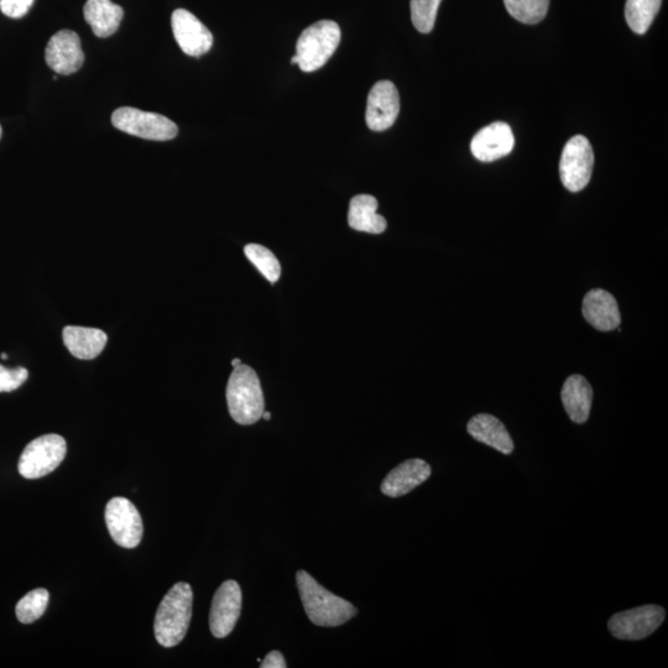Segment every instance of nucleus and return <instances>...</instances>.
Masks as SVG:
<instances>
[{"label": "nucleus", "mask_w": 668, "mask_h": 668, "mask_svg": "<svg viewBox=\"0 0 668 668\" xmlns=\"http://www.w3.org/2000/svg\"><path fill=\"white\" fill-rule=\"evenodd\" d=\"M302 604L307 617L317 626H339L357 615V608L346 599L327 591L305 571L296 574Z\"/></svg>", "instance_id": "obj_1"}, {"label": "nucleus", "mask_w": 668, "mask_h": 668, "mask_svg": "<svg viewBox=\"0 0 668 668\" xmlns=\"http://www.w3.org/2000/svg\"><path fill=\"white\" fill-rule=\"evenodd\" d=\"M193 592L190 584L176 583L161 602L154 621L158 643L174 647L185 639L192 618Z\"/></svg>", "instance_id": "obj_2"}, {"label": "nucleus", "mask_w": 668, "mask_h": 668, "mask_svg": "<svg viewBox=\"0 0 668 668\" xmlns=\"http://www.w3.org/2000/svg\"><path fill=\"white\" fill-rule=\"evenodd\" d=\"M229 414L239 425H253L262 419L265 401L262 384L255 370L240 364L234 368L227 385Z\"/></svg>", "instance_id": "obj_3"}, {"label": "nucleus", "mask_w": 668, "mask_h": 668, "mask_svg": "<svg viewBox=\"0 0 668 668\" xmlns=\"http://www.w3.org/2000/svg\"><path fill=\"white\" fill-rule=\"evenodd\" d=\"M341 43V29L331 20H321L302 31L296 45L300 69L310 73L327 64Z\"/></svg>", "instance_id": "obj_4"}, {"label": "nucleus", "mask_w": 668, "mask_h": 668, "mask_svg": "<svg viewBox=\"0 0 668 668\" xmlns=\"http://www.w3.org/2000/svg\"><path fill=\"white\" fill-rule=\"evenodd\" d=\"M65 438L55 433L31 441L20 456L18 471L26 479H39L55 471L66 457Z\"/></svg>", "instance_id": "obj_5"}, {"label": "nucleus", "mask_w": 668, "mask_h": 668, "mask_svg": "<svg viewBox=\"0 0 668 668\" xmlns=\"http://www.w3.org/2000/svg\"><path fill=\"white\" fill-rule=\"evenodd\" d=\"M112 124L120 132L155 142H167L179 134V128L169 118L132 107L118 108L113 113Z\"/></svg>", "instance_id": "obj_6"}, {"label": "nucleus", "mask_w": 668, "mask_h": 668, "mask_svg": "<svg viewBox=\"0 0 668 668\" xmlns=\"http://www.w3.org/2000/svg\"><path fill=\"white\" fill-rule=\"evenodd\" d=\"M594 153L591 143L583 135H576L562 151L560 176L568 191L579 192L589 184L593 174Z\"/></svg>", "instance_id": "obj_7"}, {"label": "nucleus", "mask_w": 668, "mask_h": 668, "mask_svg": "<svg viewBox=\"0 0 668 668\" xmlns=\"http://www.w3.org/2000/svg\"><path fill=\"white\" fill-rule=\"evenodd\" d=\"M106 523L117 545L135 549L143 539V520L132 501L117 497L108 501Z\"/></svg>", "instance_id": "obj_8"}, {"label": "nucleus", "mask_w": 668, "mask_h": 668, "mask_svg": "<svg viewBox=\"0 0 668 668\" xmlns=\"http://www.w3.org/2000/svg\"><path fill=\"white\" fill-rule=\"evenodd\" d=\"M665 618L664 608L659 605H644L614 614L609 620L608 628L614 638L638 641L654 634Z\"/></svg>", "instance_id": "obj_9"}, {"label": "nucleus", "mask_w": 668, "mask_h": 668, "mask_svg": "<svg viewBox=\"0 0 668 668\" xmlns=\"http://www.w3.org/2000/svg\"><path fill=\"white\" fill-rule=\"evenodd\" d=\"M242 589L236 581H227L218 588L213 597L210 613V628L218 639L227 638L236 628L242 612Z\"/></svg>", "instance_id": "obj_10"}, {"label": "nucleus", "mask_w": 668, "mask_h": 668, "mask_svg": "<svg viewBox=\"0 0 668 668\" xmlns=\"http://www.w3.org/2000/svg\"><path fill=\"white\" fill-rule=\"evenodd\" d=\"M400 112L398 88L390 81L375 83L369 92L365 120L373 132H384L393 127Z\"/></svg>", "instance_id": "obj_11"}, {"label": "nucleus", "mask_w": 668, "mask_h": 668, "mask_svg": "<svg viewBox=\"0 0 668 668\" xmlns=\"http://www.w3.org/2000/svg\"><path fill=\"white\" fill-rule=\"evenodd\" d=\"M172 33L186 55L200 57L212 49L210 30L186 9H177L171 17Z\"/></svg>", "instance_id": "obj_12"}, {"label": "nucleus", "mask_w": 668, "mask_h": 668, "mask_svg": "<svg viewBox=\"0 0 668 668\" xmlns=\"http://www.w3.org/2000/svg\"><path fill=\"white\" fill-rule=\"evenodd\" d=\"M45 59L57 75L70 76L76 73L85 62L80 36L71 30L59 31L50 39Z\"/></svg>", "instance_id": "obj_13"}, {"label": "nucleus", "mask_w": 668, "mask_h": 668, "mask_svg": "<svg viewBox=\"0 0 668 668\" xmlns=\"http://www.w3.org/2000/svg\"><path fill=\"white\" fill-rule=\"evenodd\" d=\"M514 146L515 138L510 125L495 122L474 135L471 150L477 160L482 163H492V161L508 156Z\"/></svg>", "instance_id": "obj_14"}, {"label": "nucleus", "mask_w": 668, "mask_h": 668, "mask_svg": "<svg viewBox=\"0 0 668 668\" xmlns=\"http://www.w3.org/2000/svg\"><path fill=\"white\" fill-rule=\"evenodd\" d=\"M430 464L424 459H409L394 468L382 483L386 497L399 498L412 492L431 476Z\"/></svg>", "instance_id": "obj_15"}, {"label": "nucleus", "mask_w": 668, "mask_h": 668, "mask_svg": "<svg viewBox=\"0 0 668 668\" xmlns=\"http://www.w3.org/2000/svg\"><path fill=\"white\" fill-rule=\"evenodd\" d=\"M583 316L598 331L609 332L619 328L621 322L617 300L608 291L594 289L583 300Z\"/></svg>", "instance_id": "obj_16"}, {"label": "nucleus", "mask_w": 668, "mask_h": 668, "mask_svg": "<svg viewBox=\"0 0 668 668\" xmlns=\"http://www.w3.org/2000/svg\"><path fill=\"white\" fill-rule=\"evenodd\" d=\"M562 403L574 424H584L591 415L593 389L582 375H571L563 384Z\"/></svg>", "instance_id": "obj_17"}, {"label": "nucleus", "mask_w": 668, "mask_h": 668, "mask_svg": "<svg viewBox=\"0 0 668 668\" xmlns=\"http://www.w3.org/2000/svg\"><path fill=\"white\" fill-rule=\"evenodd\" d=\"M467 430L474 440L484 443L503 454L514 451V442L503 422L489 414L474 416L468 422Z\"/></svg>", "instance_id": "obj_18"}, {"label": "nucleus", "mask_w": 668, "mask_h": 668, "mask_svg": "<svg viewBox=\"0 0 668 668\" xmlns=\"http://www.w3.org/2000/svg\"><path fill=\"white\" fill-rule=\"evenodd\" d=\"M62 338L72 356L83 360L97 358L108 341L107 334L98 328L77 326L65 327Z\"/></svg>", "instance_id": "obj_19"}, {"label": "nucleus", "mask_w": 668, "mask_h": 668, "mask_svg": "<svg viewBox=\"0 0 668 668\" xmlns=\"http://www.w3.org/2000/svg\"><path fill=\"white\" fill-rule=\"evenodd\" d=\"M83 15L93 34L98 38H109L117 33L124 18V10L111 0H87Z\"/></svg>", "instance_id": "obj_20"}, {"label": "nucleus", "mask_w": 668, "mask_h": 668, "mask_svg": "<svg viewBox=\"0 0 668 668\" xmlns=\"http://www.w3.org/2000/svg\"><path fill=\"white\" fill-rule=\"evenodd\" d=\"M378 200L370 195L354 196L349 205L348 223L354 231L382 234L388 223L383 216L378 215Z\"/></svg>", "instance_id": "obj_21"}, {"label": "nucleus", "mask_w": 668, "mask_h": 668, "mask_svg": "<svg viewBox=\"0 0 668 668\" xmlns=\"http://www.w3.org/2000/svg\"><path fill=\"white\" fill-rule=\"evenodd\" d=\"M662 0H628L625 7L626 23L635 34L644 35L659 14Z\"/></svg>", "instance_id": "obj_22"}, {"label": "nucleus", "mask_w": 668, "mask_h": 668, "mask_svg": "<svg viewBox=\"0 0 668 668\" xmlns=\"http://www.w3.org/2000/svg\"><path fill=\"white\" fill-rule=\"evenodd\" d=\"M511 17L520 23L534 25L545 19L550 0H504Z\"/></svg>", "instance_id": "obj_23"}, {"label": "nucleus", "mask_w": 668, "mask_h": 668, "mask_svg": "<svg viewBox=\"0 0 668 668\" xmlns=\"http://www.w3.org/2000/svg\"><path fill=\"white\" fill-rule=\"evenodd\" d=\"M244 253L245 257L271 284H275L280 279L281 265L271 250L260 244H248L245 245Z\"/></svg>", "instance_id": "obj_24"}, {"label": "nucleus", "mask_w": 668, "mask_h": 668, "mask_svg": "<svg viewBox=\"0 0 668 668\" xmlns=\"http://www.w3.org/2000/svg\"><path fill=\"white\" fill-rule=\"evenodd\" d=\"M50 600V594L44 588L34 589L19 600L15 613L20 623L31 624L43 617Z\"/></svg>", "instance_id": "obj_25"}, {"label": "nucleus", "mask_w": 668, "mask_h": 668, "mask_svg": "<svg viewBox=\"0 0 668 668\" xmlns=\"http://www.w3.org/2000/svg\"><path fill=\"white\" fill-rule=\"evenodd\" d=\"M442 0H411V20L422 34L431 33Z\"/></svg>", "instance_id": "obj_26"}, {"label": "nucleus", "mask_w": 668, "mask_h": 668, "mask_svg": "<svg viewBox=\"0 0 668 668\" xmlns=\"http://www.w3.org/2000/svg\"><path fill=\"white\" fill-rule=\"evenodd\" d=\"M28 369L18 367L8 369L0 364V393H12L28 380Z\"/></svg>", "instance_id": "obj_27"}, {"label": "nucleus", "mask_w": 668, "mask_h": 668, "mask_svg": "<svg viewBox=\"0 0 668 668\" xmlns=\"http://www.w3.org/2000/svg\"><path fill=\"white\" fill-rule=\"evenodd\" d=\"M34 0H0V10L9 18L19 19L28 14Z\"/></svg>", "instance_id": "obj_28"}, {"label": "nucleus", "mask_w": 668, "mask_h": 668, "mask_svg": "<svg viewBox=\"0 0 668 668\" xmlns=\"http://www.w3.org/2000/svg\"><path fill=\"white\" fill-rule=\"evenodd\" d=\"M262 668H286V661L283 654L280 651H271L268 656L265 657L263 664L260 665Z\"/></svg>", "instance_id": "obj_29"}, {"label": "nucleus", "mask_w": 668, "mask_h": 668, "mask_svg": "<svg viewBox=\"0 0 668 668\" xmlns=\"http://www.w3.org/2000/svg\"><path fill=\"white\" fill-rule=\"evenodd\" d=\"M240 364H242V360H240V359H238V358L232 360V367H233V368H237V367H239Z\"/></svg>", "instance_id": "obj_30"}, {"label": "nucleus", "mask_w": 668, "mask_h": 668, "mask_svg": "<svg viewBox=\"0 0 668 668\" xmlns=\"http://www.w3.org/2000/svg\"><path fill=\"white\" fill-rule=\"evenodd\" d=\"M291 64H292V65H299V57H297V55H295L294 57H292V59H291Z\"/></svg>", "instance_id": "obj_31"}, {"label": "nucleus", "mask_w": 668, "mask_h": 668, "mask_svg": "<svg viewBox=\"0 0 668 668\" xmlns=\"http://www.w3.org/2000/svg\"><path fill=\"white\" fill-rule=\"evenodd\" d=\"M263 417L266 421H270L271 420L270 412L269 411H264Z\"/></svg>", "instance_id": "obj_32"}, {"label": "nucleus", "mask_w": 668, "mask_h": 668, "mask_svg": "<svg viewBox=\"0 0 668 668\" xmlns=\"http://www.w3.org/2000/svg\"><path fill=\"white\" fill-rule=\"evenodd\" d=\"M0 358H2V359H4V360H5V359H8V356H7V354H5V353H2V357H0Z\"/></svg>", "instance_id": "obj_33"}, {"label": "nucleus", "mask_w": 668, "mask_h": 668, "mask_svg": "<svg viewBox=\"0 0 668 668\" xmlns=\"http://www.w3.org/2000/svg\"><path fill=\"white\" fill-rule=\"evenodd\" d=\"M0 138H2V127H0Z\"/></svg>", "instance_id": "obj_34"}]
</instances>
